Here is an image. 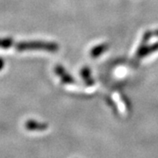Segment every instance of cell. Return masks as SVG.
Instances as JSON below:
<instances>
[{"mask_svg": "<svg viewBox=\"0 0 158 158\" xmlns=\"http://www.w3.org/2000/svg\"><path fill=\"white\" fill-rule=\"evenodd\" d=\"M59 46L55 42L51 41H42V40H30V41H22L16 44V50L19 52L25 51H47L50 53L57 52Z\"/></svg>", "mask_w": 158, "mask_h": 158, "instance_id": "obj_1", "label": "cell"}, {"mask_svg": "<svg viewBox=\"0 0 158 158\" xmlns=\"http://www.w3.org/2000/svg\"><path fill=\"white\" fill-rule=\"evenodd\" d=\"M55 73L56 74L57 76L60 77L61 81H62L63 84H66V85H72L75 83V80L72 77L71 75L66 71V69L62 67V65H56L55 67Z\"/></svg>", "mask_w": 158, "mask_h": 158, "instance_id": "obj_2", "label": "cell"}, {"mask_svg": "<svg viewBox=\"0 0 158 158\" xmlns=\"http://www.w3.org/2000/svg\"><path fill=\"white\" fill-rule=\"evenodd\" d=\"M25 127L29 131H44L48 128V125L33 119H29L25 123Z\"/></svg>", "mask_w": 158, "mask_h": 158, "instance_id": "obj_3", "label": "cell"}, {"mask_svg": "<svg viewBox=\"0 0 158 158\" xmlns=\"http://www.w3.org/2000/svg\"><path fill=\"white\" fill-rule=\"evenodd\" d=\"M158 50V42L157 43H155V44H152L151 46H142L139 48V50L137 52V56L139 58H142V57L146 56H148L150 54H152L154 52Z\"/></svg>", "mask_w": 158, "mask_h": 158, "instance_id": "obj_4", "label": "cell"}, {"mask_svg": "<svg viewBox=\"0 0 158 158\" xmlns=\"http://www.w3.org/2000/svg\"><path fill=\"white\" fill-rule=\"evenodd\" d=\"M108 48H109V45H108L107 43H102V44H99V45L95 46L90 50V57H92V58H98V57H99L103 53H105L106 51L107 50Z\"/></svg>", "mask_w": 158, "mask_h": 158, "instance_id": "obj_5", "label": "cell"}, {"mask_svg": "<svg viewBox=\"0 0 158 158\" xmlns=\"http://www.w3.org/2000/svg\"><path fill=\"white\" fill-rule=\"evenodd\" d=\"M81 76H82V78L84 79L85 83L88 85H92L94 84L93 80L91 78V75H90V69L85 67V68L82 69V71H81Z\"/></svg>", "mask_w": 158, "mask_h": 158, "instance_id": "obj_6", "label": "cell"}, {"mask_svg": "<svg viewBox=\"0 0 158 158\" xmlns=\"http://www.w3.org/2000/svg\"><path fill=\"white\" fill-rule=\"evenodd\" d=\"M12 45H13V40L10 37L0 38V48L7 49V48H11Z\"/></svg>", "mask_w": 158, "mask_h": 158, "instance_id": "obj_7", "label": "cell"}, {"mask_svg": "<svg viewBox=\"0 0 158 158\" xmlns=\"http://www.w3.org/2000/svg\"><path fill=\"white\" fill-rule=\"evenodd\" d=\"M4 66H5V61L2 57H0V71L4 68Z\"/></svg>", "mask_w": 158, "mask_h": 158, "instance_id": "obj_8", "label": "cell"}, {"mask_svg": "<svg viewBox=\"0 0 158 158\" xmlns=\"http://www.w3.org/2000/svg\"><path fill=\"white\" fill-rule=\"evenodd\" d=\"M150 34H151V36H156V37H158V30H156V31H155V32H153V33L150 32Z\"/></svg>", "mask_w": 158, "mask_h": 158, "instance_id": "obj_9", "label": "cell"}]
</instances>
